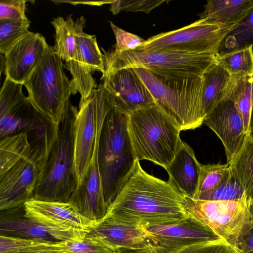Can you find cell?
Returning <instances> with one entry per match:
<instances>
[{
  "mask_svg": "<svg viewBox=\"0 0 253 253\" xmlns=\"http://www.w3.org/2000/svg\"><path fill=\"white\" fill-rule=\"evenodd\" d=\"M110 26L116 39L115 50L120 52L135 49L143 44L146 40L140 37L126 32L110 22Z\"/></svg>",
  "mask_w": 253,
  "mask_h": 253,
  "instance_id": "obj_38",
  "label": "cell"
},
{
  "mask_svg": "<svg viewBox=\"0 0 253 253\" xmlns=\"http://www.w3.org/2000/svg\"><path fill=\"white\" fill-rule=\"evenodd\" d=\"M151 253H163L161 250L157 248L152 246Z\"/></svg>",
  "mask_w": 253,
  "mask_h": 253,
  "instance_id": "obj_43",
  "label": "cell"
},
{
  "mask_svg": "<svg viewBox=\"0 0 253 253\" xmlns=\"http://www.w3.org/2000/svg\"><path fill=\"white\" fill-rule=\"evenodd\" d=\"M145 228L152 244L163 253H174L192 245L221 238L203 221L188 212L176 221Z\"/></svg>",
  "mask_w": 253,
  "mask_h": 253,
  "instance_id": "obj_12",
  "label": "cell"
},
{
  "mask_svg": "<svg viewBox=\"0 0 253 253\" xmlns=\"http://www.w3.org/2000/svg\"><path fill=\"white\" fill-rule=\"evenodd\" d=\"M253 45V6L223 37L215 56L224 55Z\"/></svg>",
  "mask_w": 253,
  "mask_h": 253,
  "instance_id": "obj_25",
  "label": "cell"
},
{
  "mask_svg": "<svg viewBox=\"0 0 253 253\" xmlns=\"http://www.w3.org/2000/svg\"><path fill=\"white\" fill-rule=\"evenodd\" d=\"M229 30L222 29L199 19L179 29L152 36L140 47L147 51L214 54Z\"/></svg>",
  "mask_w": 253,
  "mask_h": 253,
  "instance_id": "obj_9",
  "label": "cell"
},
{
  "mask_svg": "<svg viewBox=\"0 0 253 253\" xmlns=\"http://www.w3.org/2000/svg\"><path fill=\"white\" fill-rule=\"evenodd\" d=\"M194 199L205 201H231L246 199L244 189L231 167L227 178L218 188L213 191L201 194Z\"/></svg>",
  "mask_w": 253,
  "mask_h": 253,
  "instance_id": "obj_34",
  "label": "cell"
},
{
  "mask_svg": "<svg viewBox=\"0 0 253 253\" xmlns=\"http://www.w3.org/2000/svg\"><path fill=\"white\" fill-rule=\"evenodd\" d=\"M229 163L244 189L246 199L253 201V139L250 135Z\"/></svg>",
  "mask_w": 253,
  "mask_h": 253,
  "instance_id": "obj_26",
  "label": "cell"
},
{
  "mask_svg": "<svg viewBox=\"0 0 253 253\" xmlns=\"http://www.w3.org/2000/svg\"><path fill=\"white\" fill-rule=\"evenodd\" d=\"M103 51L105 71L114 73L125 68H144L153 74L174 79L203 77L216 62L212 54H186L170 52L147 51L141 47L120 52Z\"/></svg>",
  "mask_w": 253,
  "mask_h": 253,
  "instance_id": "obj_6",
  "label": "cell"
},
{
  "mask_svg": "<svg viewBox=\"0 0 253 253\" xmlns=\"http://www.w3.org/2000/svg\"><path fill=\"white\" fill-rule=\"evenodd\" d=\"M152 244L141 248H121L117 250L118 253H151Z\"/></svg>",
  "mask_w": 253,
  "mask_h": 253,
  "instance_id": "obj_41",
  "label": "cell"
},
{
  "mask_svg": "<svg viewBox=\"0 0 253 253\" xmlns=\"http://www.w3.org/2000/svg\"><path fill=\"white\" fill-rule=\"evenodd\" d=\"M235 247L240 253H253V228L241 237Z\"/></svg>",
  "mask_w": 253,
  "mask_h": 253,
  "instance_id": "obj_40",
  "label": "cell"
},
{
  "mask_svg": "<svg viewBox=\"0 0 253 253\" xmlns=\"http://www.w3.org/2000/svg\"><path fill=\"white\" fill-rule=\"evenodd\" d=\"M85 22L86 19L83 16L74 21L72 15L66 19L58 16L51 22L55 30L53 49L65 62L73 59L77 48V38L84 32Z\"/></svg>",
  "mask_w": 253,
  "mask_h": 253,
  "instance_id": "obj_23",
  "label": "cell"
},
{
  "mask_svg": "<svg viewBox=\"0 0 253 253\" xmlns=\"http://www.w3.org/2000/svg\"><path fill=\"white\" fill-rule=\"evenodd\" d=\"M174 253H240L224 239L209 241L183 248Z\"/></svg>",
  "mask_w": 253,
  "mask_h": 253,
  "instance_id": "obj_37",
  "label": "cell"
},
{
  "mask_svg": "<svg viewBox=\"0 0 253 253\" xmlns=\"http://www.w3.org/2000/svg\"><path fill=\"white\" fill-rule=\"evenodd\" d=\"M168 0H117L110 3V10L114 15L122 11L143 12L149 13L151 11Z\"/></svg>",
  "mask_w": 253,
  "mask_h": 253,
  "instance_id": "obj_36",
  "label": "cell"
},
{
  "mask_svg": "<svg viewBox=\"0 0 253 253\" xmlns=\"http://www.w3.org/2000/svg\"><path fill=\"white\" fill-rule=\"evenodd\" d=\"M101 79L113 97L115 107L123 114L127 115L156 102L133 68L103 74Z\"/></svg>",
  "mask_w": 253,
  "mask_h": 253,
  "instance_id": "obj_16",
  "label": "cell"
},
{
  "mask_svg": "<svg viewBox=\"0 0 253 253\" xmlns=\"http://www.w3.org/2000/svg\"><path fill=\"white\" fill-rule=\"evenodd\" d=\"M127 126L136 160L150 161L166 169L181 139L175 121L156 102L127 115Z\"/></svg>",
  "mask_w": 253,
  "mask_h": 253,
  "instance_id": "obj_2",
  "label": "cell"
},
{
  "mask_svg": "<svg viewBox=\"0 0 253 253\" xmlns=\"http://www.w3.org/2000/svg\"><path fill=\"white\" fill-rule=\"evenodd\" d=\"M185 208L235 247L253 228V201H205L186 197Z\"/></svg>",
  "mask_w": 253,
  "mask_h": 253,
  "instance_id": "obj_8",
  "label": "cell"
},
{
  "mask_svg": "<svg viewBox=\"0 0 253 253\" xmlns=\"http://www.w3.org/2000/svg\"><path fill=\"white\" fill-rule=\"evenodd\" d=\"M118 253V252L117 251V252H116V253Z\"/></svg>",
  "mask_w": 253,
  "mask_h": 253,
  "instance_id": "obj_44",
  "label": "cell"
},
{
  "mask_svg": "<svg viewBox=\"0 0 253 253\" xmlns=\"http://www.w3.org/2000/svg\"><path fill=\"white\" fill-rule=\"evenodd\" d=\"M78 111L70 102L59 124L58 138L42 169L33 199L68 202L76 189L74 130Z\"/></svg>",
  "mask_w": 253,
  "mask_h": 253,
  "instance_id": "obj_4",
  "label": "cell"
},
{
  "mask_svg": "<svg viewBox=\"0 0 253 253\" xmlns=\"http://www.w3.org/2000/svg\"><path fill=\"white\" fill-rule=\"evenodd\" d=\"M111 108L107 101L101 100L97 103L96 134L91 159L84 178L77 185L68 201L83 216L95 222L104 219L108 211L100 173L98 148L103 123Z\"/></svg>",
  "mask_w": 253,
  "mask_h": 253,
  "instance_id": "obj_11",
  "label": "cell"
},
{
  "mask_svg": "<svg viewBox=\"0 0 253 253\" xmlns=\"http://www.w3.org/2000/svg\"><path fill=\"white\" fill-rule=\"evenodd\" d=\"M49 48L43 36L29 32L4 55L6 78L24 84Z\"/></svg>",
  "mask_w": 253,
  "mask_h": 253,
  "instance_id": "obj_18",
  "label": "cell"
},
{
  "mask_svg": "<svg viewBox=\"0 0 253 253\" xmlns=\"http://www.w3.org/2000/svg\"><path fill=\"white\" fill-rule=\"evenodd\" d=\"M24 0H0V20H17L26 18Z\"/></svg>",
  "mask_w": 253,
  "mask_h": 253,
  "instance_id": "obj_39",
  "label": "cell"
},
{
  "mask_svg": "<svg viewBox=\"0 0 253 253\" xmlns=\"http://www.w3.org/2000/svg\"><path fill=\"white\" fill-rule=\"evenodd\" d=\"M133 69L181 131L194 129L203 124V77L174 79L153 74L144 68Z\"/></svg>",
  "mask_w": 253,
  "mask_h": 253,
  "instance_id": "obj_5",
  "label": "cell"
},
{
  "mask_svg": "<svg viewBox=\"0 0 253 253\" xmlns=\"http://www.w3.org/2000/svg\"><path fill=\"white\" fill-rule=\"evenodd\" d=\"M252 47L224 55L215 56L216 61L232 75L253 77Z\"/></svg>",
  "mask_w": 253,
  "mask_h": 253,
  "instance_id": "obj_30",
  "label": "cell"
},
{
  "mask_svg": "<svg viewBox=\"0 0 253 253\" xmlns=\"http://www.w3.org/2000/svg\"><path fill=\"white\" fill-rule=\"evenodd\" d=\"M203 124L219 138L224 148L227 163H230L242 147L247 135L243 119L230 92L229 86L224 97L205 117Z\"/></svg>",
  "mask_w": 253,
  "mask_h": 253,
  "instance_id": "obj_15",
  "label": "cell"
},
{
  "mask_svg": "<svg viewBox=\"0 0 253 253\" xmlns=\"http://www.w3.org/2000/svg\"><path fill=\"white\" fill-rule=\"evenodd\" d=\"M253 6V0H210L200 19L222 29H230Z\"/></svg>",
  "mask_w": 253,
  "mask_h": 253,
  "instance_id": "obj_22",
  "label": "cell"
},
{
  "mask_svg": "<svg viewBox=\"0 0 253 253\" xmlns=\"http://www.w3.org/2000/svg\"><path fill=\"white\" fill-rule=\"evenodd\" d=\"M249 135L253 139V103L249 123Z\"/></svg>",
  "mask_w": 253,
  "mask_h": 253,
  "instance_id": "obj_42",
  "label": "cell"
},
{
  "mask_svg": "<svg viewBox=\"0 0 253 253\" xmlns=\"http://www.w3.org/2000/svg\"><path fill=\"white\" fill-rule=\"evenodd\" d=\"M25 215L58 241L83 239L100 222L90 220L69 202L32 199L24 204Z\"/></svg>",
  "mask_w": 253,
  "mask_h": 253,
  "instance_id": "obj_10",
  "label": "cell"
},
{
  "mask_svg": "<svg viewBox=\"0 0 253 253\" xmlns=\"http://www.w3.org/2000/svg\"><path fill=\"white\" fill-rule=\"evenodd\" d=\"M42 167L30 153L0 174V210L14 209L33 198Z\"/></svg>",
  "mask_w": 253,
  "mask_h": 253,
  "instance_id": "obj_14",
  "label": "cell"
},
{
  "mask_svg": "<svg viewBox=\"0 0 253 253\" xmlns=\"http://www.w3.org/2000/svg\"><path fill=\"white\" fill-rule=\"evenodd\" d=\"M230 169L229 163L226 164H201L197 190L193 199L218 188L227 178Z\"/></svg>",
  "mask_w": 253,
  "mask_h": 253,
  "instance_id": "obj_32",
  "label": "cell"
},
{
  "mask_svg": "<svg viewBox=\"0 0 253 253\" xmlns=\"http://www.w3.org/2000/svg\"><path fill=\"white\" fill-rule=\"evenodd\" d=\"M0 235L48 242H59L40 224L25 215L24 205L1 211Z\"/></svg>",
  "mask_w": 253,
  "mask_h": 253,
  "instance_id": "obj_21",
  "label": "cell"
},
{
  "mask_svg": "<svg viewBox=\"0 0 253 253\" xmlns=\"http://www.w3.org/2000/svg\"><path fill=\"white\" fill-rule=\"evenodd\" d=\"M97 89L80 102L74 130L75 168L78 185L84 178L91 159L96 134Z\"/></svg>",
  "mask_w": 253,
  "mask_h": 253,
  "instance_id": "obj_17",
  "label": "cell"
},
{
  "mask_svg": "<svg viewBox=\"0 0 253 253\" xmlns=\"http://www.w3.org/2000/svg\"><path fill=\"white\" fill-rule=\"evenodd\" d=\"M0 253H71L61 241L48 242L0 235Z\"/></svg>",
  "mask_w": 253,
  "mask_h": 253,
  "instance_id": "obj_28",
  "label": "cell"
},
{
  "mask_svg": "<svg viewBox=\"0 0 253 253\" xmlns=\"http://www.w3.org/2000/svg\"><path fill=\"white\" fill-rule=\"evenodd\" d=\"M61 244L71 253H115L117 250L100 238L87 234L79 241H61Z\"/></svg>",
  "mask_w": 253,
  "mask_h": 253,
  "instance_id": "obj_35",
  "label": "cell"
},
{
  "mask_svg": "<svg viewBox=\"0 0 253 253\" xmlns=\"http://www.w3.org/2000/svg\"><path fill=\"white\" fill-rule=\"evenodd\" d=\"M229 90L241 115L245 132L249 135V123L253 103V77L232 75Z\"/></svg>",
  "mask_w": 253,
  "mask_h": 253,
  "instance_id": "obj_27",
  "label": "cell"
},
{
  "mask_svg": "<svg viewBox=\"0 0 253 253\" xmlns=\"http://www.w3.org/2000/svg\"><path fill=\"white\" fill-rule=\"evenodd\" d=\"M27 18L17 20H0V51L5 55L29 31Z\"/></svg>",
  "mask_w": 253,
  "mask_h": 253,
  "instance_id": "obj_33",
  "label": "cell"
},
{
  "mask_svg": "<svg viewBox=\"0 0 253 253\" xmlns=\"http://www.w3.org/2000/svg\"><path fill=\"white\" fill-rule=\"evenodd\" d=\"M231 78L232 75L216 61L204 74L202 96L203 120L212 108L224 97Z\"/></svg>",
  "mask_w": 253,
  "mask_h": 253,
  "instance_id": "obj_24",
  "label": "cell"
},
{
  "mask_svg": "<svg viewBox=\"0 0 253 253\" xmlns=\"http://www.w3.org/2000/svg\"><path fill=\"white\" fill-rule=\"evenodd\" d=\"M186 197L169 181L148 174L137 160L107 215L129 224L158 226L186 216Z\"/></svg>",
  "mask_w": 253,
  "mask_h": 253,
  "instance_id": "obj_1",
  "label": "cell"
},
{
  "mask_svg": "<svg viewBox=\"0 0 253 253\" xmlns=\"http://www.w3.org/2000/svg\"><path fill=\"white\" fill-rule=\"evenodd\" d=\"M201 165L192 148L180 139L174 157L166 169L168 181L184 196L193 199L197 190Z\"/></svg>",
  "mask_w": 253,
  "mask_h": 253,
  "instance_id": "obj_20",
  "label": "cell"
},
{
  "mask_svg": "<svg viewBox=\"0 0 253 253\" xmlns=\"http://www.w3.org/2000/svg\"><path fill=\"white\" fill-rule=\"evenodd\" d=\"M23 84L6 78L0 93V138L27 134L42 114L22 90Z\"/></svg>",
  "mask_w": 253,
  "mask_h": 253,
  "instance_id": "obj_13",
  "label": "cell"
},
{
  "mask_svg": "<svg viewBox=\"0 0 253 253\" xmlns=\"http://www.w3.org/2000/svg\"><path fill=\"white\" fill-rule=\"evenodd\" d=\"M62 59L50 46L41 62L24 83L28 98L41 112L59 125L72 94Z\"/></svg>",
  "mask_w": 253,
  "mask_h": 253,
  "instance_id": "obj_7",
  "label": "cell"
},
{
  "mask_svg": "<svg viewBox=\"0 0 253 253\" xmlns=\"http://www.w3.org/2000/svg\"><path fill=\"white\" fill-rule=\"evenodd\" d=\"M30 144L25 133L5 137L0 142V174L29 154Z\"/></svg>",
  "mask_w": 253,
  "mask_h": 253,
  "instance_id": "obj_29",
  "label": "cell"
},
{
  "mask_svg": "<svg viewBox=\"0 0 253 253\" xmlns=\"http://www.w3.org/2000/svg\"><path fill=\"white\" fill-rule=\"evenodd\" d=\"M136 161L128 133L127 115L114 106L104 119L98 148L100 173L108 208L130 176Z\"/></svg>",
  "mask_w": 253,
  "mask_h": 253,
  "instance_id": "obj_3",
  "label": "cell"
},
{
  "mask_svg": "<svg viewBox=\"0 0 253 253\" xmlns=\"http://www.w3.org/2000/svg\"><path fill=\"white\" fill-rule=\"evenodd\" d=\"M88 234L100 238L116 250L121 248H141L152 244L144 227L127 224L108 215Z\"/></svg>",
  "mask_w": 253,
  "mask_h": 253,
  "instance_id": "obj_19",
  "label": "cell"
},
{
  "mask_svg": "<svg viewBox=\"0 0 253 253\" xmlns=\"http://www.w3.org/2000/svg\"><path fill=\"white\" fill-rule=\"evenodd\" d=\"M77 43L84 66L91 72L99 71L103 74L105 71L104 59L95 36L83 32L77 38Z\"/></svg>",
  "mask_w": 253,
  "mask_h": 253,
  "instance_id": "obj_31",
  "label": "cell"
}]
</instances>
